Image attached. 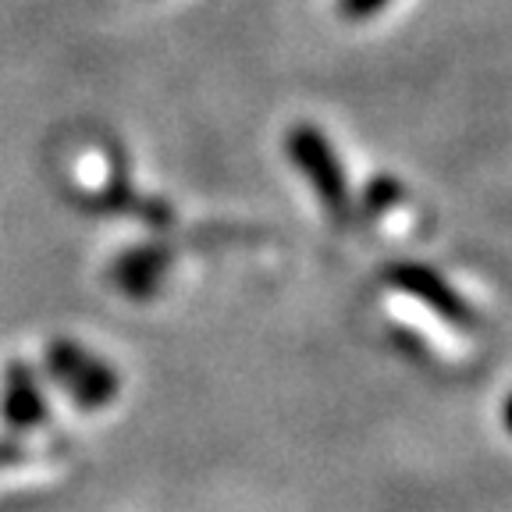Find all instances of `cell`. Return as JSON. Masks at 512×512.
Segmentation results:
<instances>
[{"instance_id": "1", "label": "cell", "mask_w": 512, "mask_h": 512, "mask_svg": "<svg viewBox=\"0 0 512 512\" xmlns=\"http://www.w3.org/2000/svg\"><path fill=\"white\" fill-rule=\"evenodd\" d=\"M285 150L296 164V171L306 178L313 192H317L320 207L328 210V217L345 228L356 214V200H352L349 175H345L342 160H338L335 146L328 143V136L317 125H292L285 136Z\"/></svg>"}, {"instance_id": "2", "label": "cell", "mask_w": 512, "mask_h": 512, "mask_svg": "<svg viewBox=\"0 0 512 512\" xmlns=\"http://www.w3.org/2000/svg\"><path fill=\"white\" fill-rule=\"evenodd\" d=\"M47 370L79 409H104L118 399V370L72 338H54L47 345Z\"/></svg>"}, {"instance_id": "3", "label": "cell", "mask_w": 512, "mask_h": 512, "mask_svg": "<svg viewBox=\"0 0 512 512\" xmlns=\"http://www.w3.org/2000/svg\"><path fill=\"white\" fill-rule=\"evenodd\" d=\"M381 278L392 292H402V296L416 299V303L427 306L431 313H438L452 328H463V331L480 328L477 306H473L445 274L434 271V267L416 264V260H399V264L384 267Z\"/></svg>"}, {"instance_id": "4", "label": "cell", "mask_w": 512, "mask_h": 512, "mask_svg": "<svg viewBox=\"0 0 512 512\" xmlns=\"http://www.w3.org/2000/svg\"><path fill=\"white\" fill-rule=\"evenodd\" d=\"M168 267H171V253L164 246H157V242H150V246H136L128 249V253H121L111 267V281L125 296L150 299L160 288V281H164V274H168Z\"/></svg>"}, {"instance_id": "5", "label": "cell", "mask_w": 512, "mask_h": 512, "mask_svg": "<svg viewBox=\"0 0 512 512\" xmlns=\"http://www.w3.org/2000/svg\"><path fill=\"white\" fill-rule=\"evenodd\" d=\"M0 409H4L8 427H15V431H32V427H40L47 420V402H43L40 381L22 360L8 363V370H4V402H0Z\"/></svg>"}, {"instance_id": "6", "label": "cell", "mask_w": 512, "mask_h": 512, "mask_svg": "<svg viewBox=\"0 0 512 512\" xmlns=\"http://www.w3.org/2000/svg\"><path fill=\"white\" fill-rule=\"evenodd\" d=\"M402 182H395L392 175H377L367 182V189H363V200L356 203L360 207L363 217H370V221H377L381 214H388V210L395 207V203L402 200Z\"/></svg>"}, {"instance_id": "7", "label": "cell", "mask_w": 512, "mask_h": 512, "mask_svg": "<svg viewBox=\"0 0 512 512\" xmlns=\"http://www.w3.org/2000/svg\"><path fill=\"white\" fill-rule=\"evenodd\" d=\"M388 4H392V0H338V15H342L345 22H367V18L381 15Z\"/></svg>"}, {"instance_id": "8", "label": "cell", "mask_w": 512, "mask_h": 512, "mask_svg": "<svg viewBox=\"0 0 512 512\" xmlns=\"http://www.w3.org/2000/svg\"><path fill=\"white\" fill-rule=\"evenodd\" d=\"M502 427L512 434V392L505 395V402H502Z\"/></svg>"}]
</instances>
